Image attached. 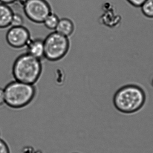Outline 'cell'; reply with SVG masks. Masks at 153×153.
<instances>
[{
    "mask_svg": "<svg viewBox=\"0 0 153 153\" xmlns=\"http://www.w3.org/2000/svg\"><path fill=\"white\" fill-rule=\"evenodd\" d=\"M43 71L41 60L28 53L21 55L14 62L12 73L15 80L34 85L40 78Z\"/></svg>",
    "mask_w": 153,
    "mask_h": 153,
    "instance_id": "cell-2",
    "label": "cell"
},
{
    "mask_svg": "<svg viewBox=\"0 0 153 153\" xmlns=\"http://www.w3.org/2000/svg\"><path fill=\"white\" fill-rule=\"evenodd\" d=\"M140 7L145 16L153 18V0H146Z\"/></svg>",
    "mask_w": 153,
    "mask_h": 153,
    "instance_id": "cell-11",
    "label": "cell"
},
{
    "mask_svg": "<svg viewBox=\"0 0 153 153\" xmlns=\"http://www.w3.org/2000/svg\"><path fill=\"white\" fill-rule=\"evenodd\" d=\"M128 3L136 7H141L146 0H127Z\"/></svg>",
    "mask_w": 153,
    "mask_h": 153,
    "instance_id": "cell-14",
    "label": "cell"
},
{
    "mask_svg": "<svg viewBox=\"0 0 153 153\" xmlns=\"http://www.w3.org/2000/svg\"><path fill=\"white\" fill-rule=\"evenodd\" d=\"M18 0H0V2L9 5L16 2Z\"/></svg>",
    "mask_w": 153,
    "mask_h": 153,
    "instance_id": "cell-16",
    "label": "cell"
},
{
    "mask_svg": "<svg viewBox=\"0 0 153 153\" xmlns=\"http://www.w3.org/2000/svg\"><path fill=\"white\" fill-rule=\"evenodd\" d=\"M0 153H10V149L6 143L0 138Z\"/></svg>",
    "mask_w": 153,
    "mask_h": 153,
    "instance_id": "cell-13",
    "label": "cell"
},
{
    "mask_svg": "<svg viewBox=\"0 0 153 153\" xmlns=\"http://www.w3.org/2000/svg\"><path fill=\"white\" fill-rule=\"evenodd\" d=\"M4 102L13 108L27 106L35 99L36 89L34 85L16 81L8 84L4 89Z\"/></svg>",
    "mask_w": 153,
    "mask_h": 153,
    "instance_id": "cell-3",
    "label": "cell"
},
{
    "mask_svg": "<svg viewBox=\"0 0 153 153\" xmlns=\"http://www.w3.org/2000/svg\"><path fill=\"white\" fill-rule=\"evenodd\" d=\"M59 20L60 19L58 15L52 12L45 19L43 23H44L45 27L48 29L55 30L58 25Z\"/></svg>",
    "mask_w": 153,
    "mask_h": 153,
    "instance_id": "cell-10",
    "label": "cell"
},
{
    "mask_svg": "<svg viewBox=\"0 0 153 153\" xmlns=\"http://www.w3.org/2000/svg\"><path fill=\"white\" fill-rule=\"evenodd\" d=\"M23 23L24 19L22 16L19 13H13L10 26L11 27H19L23 26Z\"/></svg>",
    "mask_w": 153,
    "mask_h": 153,
    "instance_id": "cell-12",
    "label": "cell"
},
{
    "mask_svg": "<svg viewBox=\"0 0 153 153\" xmlns=\"http://www.w3.org/2000/svg\"><path fill=\"white\" fill-rule=\"evenodd\" d=\"M27 53L35 58L42 60L45 58V45L43 39H30L27 45Z\"/></svg>",
    "mask_w": 153,
    "mask_h": 153,
    "instance_id": "cell-7",
    "label": "cell"
},
{
    "mask_svg": "<svg viewBox=\"0 0 153 153\" xmlns=\"http://www.w3.org/2000/svg\"><path fill=\"white\" fill-rule=\"evenodd\" d=\"M23 11L30 20L39 24L43 23L52 12L51 5L47 0H26Z\"/></svg>",
    "mask_w": 153,
    "mask_h": 153,
    "instance_id": "cell-5",
    "label": "cell"
},
{
    "mask_svg": "<svg viewBox=\"0 0 153 153\" xmlns=\"http://www.w3.org/2000/svg\"><path fill=\"white\" fill-rule=\"evenodd\" d=\"M4 102V94L3 89L0 88V106Z\"/></svg>",
    "mask_w": 153,
    "mask_h": 153,
    "instance_id": "cell-15",
    "label": "cell"
},
{
    "mask_svg": "<svg viewBox=\"0 0 153 153\" xmlns=\"http://www.w3.org/2000/svg\"><path fill=\"white\" fill-rule=\"evenodd\" d=\"M13 13L9 5L0 2V28H5L10 26Z\"/></svg>",
    "mask_w": 153,
    "mask_h": 153,
    "instance_id": "cell-9",
    "label": "cell"
},
{
    "mask_svg": "<svg viewBox=\"0 0 153 153\" xmlns=\"http://www.w3.org/2000/svg\"><path fill=\"white\" fill-rule=\"evenodd\" d=\"M6 39L12 47L20 48L26 46L31 39L28 30L21 26L12 27L6 34Z\"/></svg>",
    "mask_w": 153,
    "mask_h": 153,
    "instance_id": "cell-6",
    "label": "cell"
},
{
    "mask_svg": "<svg viewBox=\"0 0 153 153\" xmlns=\"http://www.w3.org/2000/svg\"><path fill=\"white\" fill-rule=\"evenodd\" d=\"M75 30V25L72 20L69 18L60 19L55 31L67 37L71 36Z\"/></svg>",
    "mask_w": 153,
    "mask_h": 153,
    "instance_id": "cell-8",
    "label": "cell"
},
{
    "mask_svg": "<svg viewBox=\"0 0 153 153\" xmlns=\"http://www.w3.org/2000/svg\"><path fill=\"white\" fill-rule=\"evenodd\" d=\"M44 41L45 58L50 62L62 60L68 54L71 47L69 38L56 31L48 35Z\"/></svg>",
    "mask_w": 153,
    "mask_h": 153,
    "instance_id": "cell-4",
    "label": "cell"
},
{
    "mask_svg": "<svg viewBox=\"0 0 153 153\" xmlns=\"http://www.w3.org/2000/svg\"><path fill=\"white\" fill-rule=\"evenodd\" d=\"M146 96L142 88L128 85L120 88L113 96L116 108L124 114H130L139 111L144 105Z\"/></svg>",
    "mask_w": 153,
    "mask_h": 153,
    "instance_id": "cell-1",
    "label": "cell"
}]
</instances>
